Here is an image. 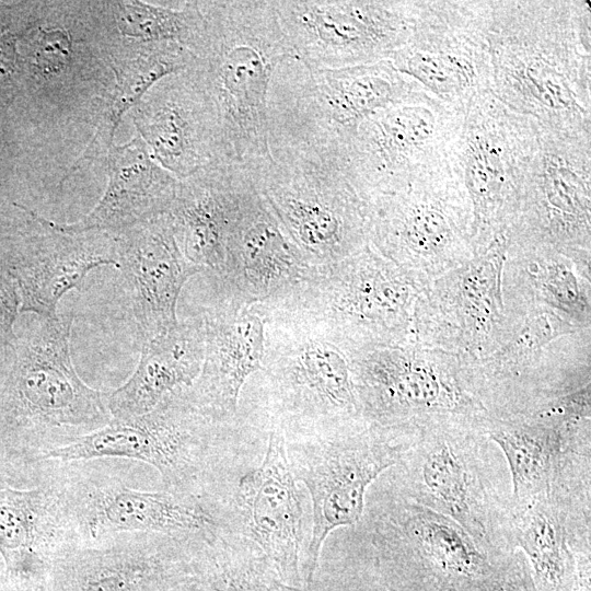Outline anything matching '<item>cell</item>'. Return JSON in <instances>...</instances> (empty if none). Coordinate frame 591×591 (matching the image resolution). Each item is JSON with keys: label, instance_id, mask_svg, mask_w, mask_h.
Returning <instances> with one entry per match:
<instances>
[{"label": "cell", "instance_id": "cell-20", "mask_svg": "<svg viewBox=\"0 0 591 591\" xmlns=\"http://www.w3.org/2000/svg\"><path fill=\"white\" fill-rule=\"evenodd\" d=\"M313 271L250 177L217 277L222 297L245 305L270 303L309 279Z\"/></svg>", "mask_w": 591, "mask_h": 591}, {"label": "cell", "instance_id": "cell-24", "mask_svg": "<svg viewBox=\"0 0 591 591\" xmlns=\"http://www.w3.org/2000/svg\"><path fill=\"white\" fill-rule=\"evenodd\" d=\"M116 252L141 340L173 328L184 283L204 270L179 250L169 212L116 232Z\"/></svg>", "mask_w": 591, "mask_h": 591}, {"label": "cell", "instance_id": "cell-33", "mask_svg": "<svg viewBox=\"0 0 591 591\" xmlns=\"http://www.w3.org/2000/svg\"><path fill=\"white\" fill-rule=\"evenodd\" d=\"M93 534L121 531L196 533L212 525L198 506L169 493L117 488L97 496L90 515Z\"/></svg>", "mask_w": 591, "mask_h": 591}, {"label": "cell", "instance_id": "cell-39", "mask_svg": "<svg viewBox=\"0 0 591 591\" xmlns=\"http://www.w3.org/2000/svg\"><path fill=\"white\" fill-rule=\"evenodd\" d=\"M21 298L13 280L0 270V351L14 338Z\"/></svg>", "mask_w": 591, "mask_h": 591}, {"label": "cell", "instance_id": "cell-29", "mask_svg": "<svg viewBox=\"0 0 591 591\" xmlns=\"http://www.w3.org/2000/svg\"><path fill=\"white\" fill-rule=\"evenodd\" d=\"M108 175L99 204L81 220L58 225L69 232H120L169 212L179 179L151 155L140 136L113 146L104 159Z\"/></svg>", "mask_w": 591, "mask_h": 591}, {"label": "cell", "instance_id": "cell-27", "mask_svg": "<svg viewBox=\"0 0 591 591\" xmlns=\"http://www.w3.org/2000/svg\"><path fill=\"white\" fill-rule=\"evenodd\" d=\"M588 493H563L512 511L510 537L524 555L538 591H590V533L580 535L570 512Z\"/></svg>", "mask_w": 591, "mask_h": 591}, {"label": "cell", "instance_id": "cell-1", "mask_svg": "<svg viewBox=\"0 0 591 591\" xmlns=\"http://www.w3.org/2000/svg\"><path fill=\"white\" fill-rule=\"evenodd\" d=\"M491 93L538 125L591 128L587 0H491Z\"/></svg>", "mask_w": 591, "mask_h": 591}, {"label": "cell", "instance_id": "cell-2", "mask_svg": "<svg viewBox=\"0 0 591 591\" xmlns=\"http://www.w3.org/2000/svg\"><path fill=\"white\" fill-rule=\"evenodd\" d=\"M201 37L184 70L217 118L229 161L248 166L267 158L269 89L293 51L273 1H199Z\"/></svg>", "mask_w": 591, "mask_h": 591}, {"label": "cell", "instance_id": "cell-14", "mask_svg": "<svg viewBox=\"0 0 591 591\" xmlns=\"http://www.w3.org/2000/svg\"><path fill=\"white\" fill-rule=\"evenodd\" d=\"M510 243L552 247L591 264V128L537 124Z\"/></svg>", "mask_w": 591, "mask_h": 591}, {"label": "cell", "instance_id": "cell-23", "mask_svg": "<svg viewBox=\"0 0 591 591\" xmlns=\"http://www.w3.org/2000/svg\"><path fill=\"white\" fill-rule=\"evenodd\" d=\"M132 119L153 159L177 179L231 162L211 106L185 71L162 79Z\"/></svg>", "mask_w": 591, "mask_h": 591}, {"label": "cell", "instance_id": "cell-37", "mask_svg": "<svg viewBox=\"0 0 591 591\" xmlns=\"http://www.w3.org/2000/svg\"><path fill=\"white\" fill-rule=\"evenodd\" d=\"M72 39L67 31L39 27L30 59L34 74L49 80L66 72L72 58Z\"/></svg>", "mask_w": 591, "mask_h": 591}, {"label": "cell", "instance_id": "cell-17", "mask_svg": "<svg viewBox=\"0 0 591 591\" xmlns=\"http://www.w3.org/2000/svg\"><path fill=\"white\" fill-rule=\"evenodd\" d=\"M491 0H421L407 42L390 61L457 109L491 92Z\"/></svg>", "mask_w": 591, "mask_h": 591}, {"label": "cell", "instance_id": "cell-40", "mask_svg": "<svg viewBox=\"0 0 591 591\" xmlns=\"http://www.w3.org/2000/svg\"><path fill=\"white\" fill-rule=\"evenodd\" d=\"M137 579L125 570H107L89 578L80 591H132Z\"/></svg>", "mask_w": 591, "mask_h": 591}, {"label": "cell", "instance_id": "cell-21", "mask_svg": "<svg viewBox=\"0 0 591 591\" xmlns=\"http://www.w3.org/2000/svg\"><path fill=\"white\" fill-rule=\"evenodd\" d=\"M218 425L190 401L187 387L167 394L151 412L114 418L63 447L45 450L33 461H84L125 457L154 466L167 482H175L197 437Z\"/></svg>", "mask_w": 591, "mask_h": 591}, {"label": "cell", "instance_id": "cell-6", "mask_svg": "<svg viewBox=\"0 0 591 591\" xmlns=\"http://www.w3.org/2000/svg\"><path fill=\"white\" fill-rule=\"evenodd\" d=\"M484 430L445 425L420 429L393 475L403 497L459 523L491 558L515 551L510 538L512 505L496 487Z\"/></svg>", "mask_w": 591, "mask_h": 591}, {"label": "cell", "instance_id": "cell-9", "mask_svg": "<svg viewBox=\"0 0 591 591\" xmlns=\"http://www.w3.org/2000/svg\"><path fill=\"white\" fill-rule=\"evenodd\" d=\"M420 429L384 427L368 421L343 429L304 434L287 445L294 478L308 489L313 510L306 548V581L311 582L327 535L358 523L369 486L395 466L416 441Z\"/></svg>", "mask_w": 591, "mask_h": 591}, {"label": "cell", "instance_id": "cell-16", "mask_svg": "<svg viewBox=\"0 0 591 591\" xmlns=\"http://www.w3.org/2000/svg\"><path fill=\"white\" fill-rule=\"evenodd\" d=\"M294 60L335 69L390 60L410 36L421 0L273 1Z\"/></svg>", "mask_w": 591, "mask_h": 591}, {"label": "cell", "instance_id": "cell-22", "mask_svg": "<svg viewBox=\"0 0 591 591\" xmlns=\"http://www.w3.org/2000/svg\"><path fill=\"white\" fill-rule=\"evenodd\" d=\"M33 230L3 260L0 270L15 283L20 312L56 317L61 297L78 287L85 275L117 263L116 232H69L27 209Z\"/></svg>", "mask_w": 591, "mask_h": 591}, {"label": "cell", "instance_id": "cell-41", "mask_svg": "<svg viewBox=\"0 0 591 591\" xmlns=\"http://www.w3.org/2000/svg\"><path fill=\"white\" fill-rule=\"evenodd\" d=\"M18 38L9 31H0V76L11 74L15 70Z\"/></svg>", "mask_w": 591, "mask_h": 591}, {"label": "cell", "instance_id": "cell-26", "mask_svg": "<svg viewBox=\"0 0 591 591\" xmlns=\"http://www.w3.org/2000/svg\"><path fill=\"white\" fill-rule=\"evenodd\" d=\"M201 317L204 361L187 393L206 417L224 425L236 415L243 384L262 369L265 322L256 304H240L223 297Z\"/></svg>", "mask_w": 591, "mask_h": 591}, {"label": "cell", "instance_id": "cell-18", "mask_svg": "<svg viewBox=\"0 0 591 591\" xmlns=\"http://www.w3.org/2000/svg\"><path fill=\"white\" fill-rule=\"evenodd\" d=\"M373 522L372 543L392 567L399 591H460L503 559L487 555L451 518L395 490Z\"/></svg>", "mask_w": 591, "mask_h": 591}, {"label": "cell", "instance_id": "cell-31", "mask_svg": "<svg viewBox=\"0 0 591 591\" xmlns=\"http://www.w3.org/2000/svg\"><path fill=\"white\" fill-rule=\"evenodd\" d=\"M205 352L202 317H193L142 341L134 374L106 395L114 418H129L153 410L170 393L189 387L198 378Z\"/></svg>", "mask_w": 591, "mask_h": 591}, {"label": "cell", "instance_id": "cell-30", "mask_svg": "<svg viewBox=\"0 0 591 591\" xmlns=\"http://www.w3.org/2000/svg\"><path fill=\"white\" fill-rule=\"evenodd\" d=\"M505 303L547 306L591 328V264L552 247L508 241L501 278Z\"/></svg>", "mask_w": 591, "mask_h": 591}, {"label": "cell", "instance_id": "cell-35", "mask_svg": "<svg viewBox=\"0 0 591 591\" xmlns=\"http://www.w3.org/2000/svg\"><path fill=\"white\" fill-rule=\"evenodd\" d=\"M43 495L0 484V556L8 571L30 576L38 561L43 532Z\"/></svg>", "mask_w": 591, "mask_h": 591}, {"label": "cell", "instance_id": "cell-28", "mask_svg": "<svg viewBox=\"0 0 591 591\" xmlns=\"http://www.w3.org/2000/svg\"><path fill=\"white\" fill-rule=\"evenodd\" d=\"M248 182L250 175L243 165L215 163L179 179L169 210L184 256L217 277L223 267L232 220Z\"/></svg>", "mask_w": 591, "mask_h": 591}, {"label": "cell", "instance_id": "cell-11", "mask_svg": "<svg viewBox=\"0 0 591 591\" xmlns=\"http://www.w3.org/2000/svg\"><path fill=\"white\" fill-rule=\"evenodd\" d=\"M369 210L371 247L426 285L474 257L472 205L452 160Z\"/></svg>", "mask_w": 591, "mask_h": 591}, {"label": "cell", "instance_id": "cell-12", "mask_svg": "<svg viewBox=\"0 0 591 591\" xmlns=\"http://www.w3.org/2000/svg\"><path fill=\"white\" fill-rule=\"evenodd\" d=\"M305 74L269 100V147L285 146L344 160L358 126L419 86L390 60Z\"/></svg>", "mask_w": 591, "mask_h": 591}, {"label": "cell", "instance_id": "cell-5", "mask_svg": "<svg viewBox=\"0 0 591 591\" xmlns=\"http://www.w3.org/2000/svg\"><path fill=\"white\" fill-rule=\"evenodd\" d=\"M269 148L267 158L244 167L311 267L336 264L370 244L369 205L339 158Z\"/></svg>", "mask_w": 591, "mask_h": 591}, {"label": "cell", "instance_id": "cell-8", "mask_svg": "<svg viewBox=\"0 0 591 591\" xmlns=\"http://www.w3.org/2000/svg\"><path fill=\"white\" fill-rule=\"evenodd\" d=\"M265 322L262 362L274 422L300 434L367 421L351 374V355L314 325L285 310L256 304Z\"/></svg>", "mask_w": 591, "mask_h": 591}, {"label": "cell", "instance_id": "cell-10", "mask_svg": "<svg viewBox=\"0 0 591 591\" xmlns=\"http://www.w3.org/2000/svg\"><path fill=\"white\" fill-rule=\"evenodd\" d=\"M463 114L419 85L367 117L344 153L362 199L370 205L451 162Z\"/></svg>", "mask_w": 591, "mask_h": 591}, {"label": "cell", "instance_id": "cell-13", "mask_svg": "<svg viewBox=\"0 0 591 591\" xmlns=\"http://www.w3.org/2000/svg\"><path fill=\"white\" fill-rule=\"evenodd\" d=\"M536 139L537 123L491 92L464 108L452 165L472 205L474 256L510 230Z\"/></svg>", "mask_w": 591, "mask_h": 591}, {"label": "cell", "instance_id": "cell-3", "mask_svg": "<svg viewBox=\"0 0 591 591\" xmlns=\"http://www.w3.org/2000/svg\"><path fill=\"white\" fill-rule=\"evenodd\" d=\"M72 316L34 314L0 351V483L14 478L50 429L93 431L111 419L106 395L88 386L70 357Z\"/></svg>", "mask_w": 591, "mask_h": 591}, {"label": "cell", "instance_id": "cell-15", "mask_svg": "<svg viewBox=\"0 0 591 591\" xmlns=\"http://www.w3.org/2000/svg\"><path fill=\"white\" fill-rule=\"evenodd\" d=\"M590 413L559 397L525 413L490 415L485 434L506 457L512 511L589 487Z\"/></svg>", "mask_w": 591, "mask_h": 591}, {"label": "cell", "instance_id": "cell-7", "mask_svg": "<svg viewBox=\"0 0 591 591\" xmlns=\"http://www.w3.org/2000/svg\"><path fill=\"white\" fill-rule=\"evenodd\" d=\"M363 418L384 427L462 425L485 430L477 361L416 343L350 357Z\"/></svg>", "mask_w": 591, "mask_h": 591}, {"label": "cell", "instance_id": "cell-34", "mask_svg": "<svg viewBox=\"0 0 591 591\" xmlns=\"http://www.w3.org/2000/svg\"><path fill=\"white\" fill-rule=\"evenodd\" d=\"M101 4L124 40L175 44L192 54L202 34L204 14L199 1L176 7L129 0Z\"/></svg>", "mask_w": 591, "mask_h": 591}, {"label": "cell", "instance_id": "cell-36", "mask_svg": "<svg viewBox=\"0 0 591 591\" xmlns=\"http://www.w3.org/2000/svg\"><path fill=\"white\" fill-rule=\"evenodd\" d=\"M213 573L208 591H301L285 584L265 564L254 558L230 555Z\"/></svg>", "mask_w": 591, "mask_h": 591}, {"label": "cell", "instance_id": "cell-19", "mask_svg": "<svg viewBox=\"0 0 591 591\" xmlns=\"http://www.w3.org/2000/svg\"><path fill=\"white\" fill-rule=\"evenodd\" d=\"M507 235L470 262L436 278L420 293L415 343L476 361L496 351L507 335L501 278Z\"/></svg>", "mask_w": 591, "mask_h": 591}, {"label": "cell", "instance_id": "cell-38", "mask_svg": "<svg viewBox=\"0 0 591 591\" xmlns=\"http://www.w3.org/2000/svg\"><path fill=\"white\" fill-rule=\"evenodd\" d=\"M460 591H538L533 582L528 561L515 549L505 557L495 570Z\"/></svg>", "mask_w": 591, "mask_h": 591}, {"label": "cell", "instance_id": "cell-25", "mask_svg": "<svg viewBox=\"0 0 591 591\" xmlns=\"http://www.w3.org/2000/svg\"><path fill=\"white\" fill-rule=\"evenodd\" d=\"M237 507L246 536L282 578L299 579L303 495L291 471L285 432L274 425L262 464L243 475Z\"/></svg>", "mask_w": 591, "mask_h": 591}, {"label": "cell", "instance_id": "cell-4", "mask_svg": "<svg viewBox=\"0 0 591 591\" xmlns=\"http://www.w3.org/2000/svg\"><path fill=\"white\" fill-rule=\"evenodd\" d=\"M427 286L369 244L260 305L304 318L352 356L415 343V309Z\"/></svg>", "mask_w": 591, "mask_h": 591}, {"label": "cell", "instance_id": "cell-32", "mask_svg": "<svg viewBox=\"0 0 591 591\" xmlns=\"http://www.w3.org/2000/svg\"><path fill=\"white\" fill-rule=\"evenodd\" d=\"M108 55L113 83L100 102L94 136L63 179L81 167L83 161L104 160L124 114L136 107L154 83L186 70L193 58L186 48L175 44L129 40L109 45Z\"/></svg>", "mask_w": 591, "mask_h": 591}]
</instances>
